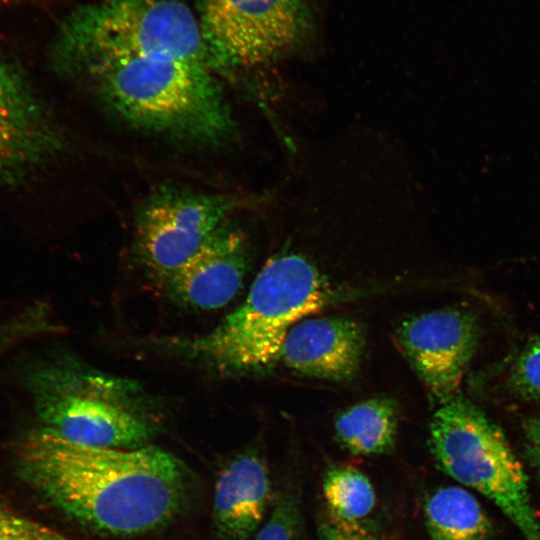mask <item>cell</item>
I'll return each mask as SVG.
<instances>
[{"label": "cell", "mask_w": 540, "mask_h": 540, "mask_svg": "<svg viewBox=\"0 0 540 540\" xmlns=\"http://www.w3.org/2000/svg\"><path fill=\"white\" fill-rule=\"evenodd\" d=\"M322 486L325 506L345 520L360 522L375 507L373 485L368 477L355 467L331 465L324 473Z\"/></svg>", "instance_id": "obj_16"}, {"label": "cell", "mask_w": 540, "mask_h": 540, "mask_svg": "<svg viewBox=\"0 0 540 540\" xmlns=\"http://www.w3.org/2000/svg\"><path fill=\"white\" fill-rule=\"evenodd\" d=\"M236 202L225 195L163 189L140 207L135 241L145 264L168 277L222 226Z\"/></svg>", "instance_id": "obj_8"}, {"label": "cell", "mask_w": 540, "mask_h": 540, "mask_svg": "<svg viewBox=\"0 0 540 540\" xmlns=\"http://www.w3.org/2000/svg\"><path fill=\"white\" fill-rule=\"evenodd\" d=\"M57 124L19 67L0 56V183L20 184L62 149Z\"/></svg>", "instance_id": "obj_9"}, {"label": "cell", "mask_w": 540, "mask_h": 540, "mask_svg": "<svg viewBox=\"0 0 540 540\" xmlns=\"http://www.w3.org/2000/svg\"><path fill=\"white\" fill-rule=\"evenodd\" d=\"M202 63L170 56H141L91 71L107 106L134 127L201 144H219L235 122L224 92Z\"/></svg>", "instance_id": "obj_2"}, {"label": "cell", "mask_w": 540, "mask_h": 540, "mask_svg": "<svg viewBox=\"0 0 540 540\" xmlns=\"http://www.w3.org/2000/svg\"><path fill=\"white\" fill-rule=\"evenodd\" d=\"M27 382L36 426L64 440L137 449L155 436L153 411L132 380L63 357L37 365L28 373Z\"/></svg>", "instance_id": "obj_5"}, {"label": "cell", "mask_w": 540, "mask_h": 540, "mask_svg": "<svg viewBox=\"0 0 540 540\" xmlns=\"http://www.w3.org/2000/svg\"><path fill=\"white\" fill-rule=\"evenodd\" d=\"M511 381L522 395L540 398V339L531 341L521 353Z\"/></svg>", "instance_id": "obj_19"}, {"label": "cell", "mask_w": 540, "mask_h": 540, "mask_svg": "<svg viewBox=\"0 0 540 540\" xmlns=\"http://www.w3.org/2000/svg\"><path fill=\"white\" fill-rule=\"evenodd\" d=\"M155 55L207 67L197 17L186 0H99L77 5L61 19L49 48L52 68L75 78L115 61Z\"/></svg>", "instance_id": "obj_3"}, {"label": "cell", "mask_w": 540, "mask_h": 540, "mask_svg": "<svg viewBox=\"0 0 540 540\" xmlns=\"http://www.w3.org/2000/svg\"><path fill=\"white\" fill-rule=\"evenodd\" d=\"M19 460L25 476L57 508L108 535L163 526L178 513L187 492L182 463L155 446H87L34 426L22 440Z\"/></svg>", "instance_id": "obj_1"}, {"label": "cell", "mask_w": 540, "mask_h": 540, "mask_svg": "<svg viewBox=\"0 0 540 540\" xmlns=\"http://www.w3.org/2000/svg\"><path fill=\"white\" fill-rule=\"evenodd\" d=\"M365 342L363 325L353 318H305L289 330L279 358L301 375L349 380L360 368Z\"/></svg>", "instance_id": "obj_11"}, {"label": "cell", "mask_w": 540, "mask_h": 540, "mask_svg": "<svg viewBox=\"0 0 540 540\" xmlns=\"http://www.w3.org/2000/svg\"><path fill=\"white\" fill-rule=\"evenodd\" d=\"M431 540H489L492 523L478 500L458 486L441 487L424 502Z\"/></svg>", "instance_id": "obj_15"}, {"label": "cell", "mask_w": 540, "mask_h": 540, "mask_svg": "<svg viewBox=\"0 0 540 540\" xmlns=\"http://www.w3.org/2000/svg\"><path fill=\"white\" fill-rule=\"evenodd\" d=\"M524 432L527 456L540 479V412L526 422Z\"/></svg>", "instance_id": "obj_22"}, {"label": "cell", "mask_w": 540, "mask_h": 540, "mask_svg": "<svg viewBox=\"0 0 540 540\" xmlns=\"http://www.w3.org/2000/svg\"><path fill=\"white\" fill-rule=\"evenodd\" d=\"M429 447L444 473L492 501L526 540H540L523 466L479 408L459 394L441 403L430 422Z\"/></svg>", "instance_id": "obj_6"}, {"label": "cell", "mask_w": 540, "mask_h": 540, "mask_svg": "<svg viewBox=\"0 0 540 540\" xmlns=\"http://www.w3.org/2000/svg\"><path fill=\"white\" fill-rule=\"evenodd\" d=\"M475 315L447 308L404 320L396 339L405 357L441 403L456 396L479 341Z\"/></svg>", "instance_id": "obj_10"}, {"label": "cell", "mask_w": 540, "mask_h": 540, "mask_svg": "<svg viewBox=\"0 0 540 540\" xmlns=\"http://www.w3.org/2000/svg\"><path fill=\"white\" fill-rule=\"evenodd\" d=\"M338 299L336 288L312 262L280 253L262 267L244 302L186 347L221 372L267 367L279 358L295 324Z\"/></svg>", "instance_id": "obj_4"}, {"label": "cell", "mask_w": 540, "mask_h": 540, "mask_svg": "<svg viewBox=\"0 0 540 540\" xmlns=\"http://www.w3.org/2000/svg\"><path fill=\"white\" fill-rule=\"evenodd\" d=\"M271 481L254 452L242 454L220 472L214 491L213 523L220 540H249L267 511Z\"/></svg>", "instance_id": "obj_13"}, {"label": "cell", "mask_w": 540, "mask_h": 540, "mask_svg": "<svg viewBox=\"0 0 540 540\" xmlns=\"http://www.w3.org/2000/svg\"><path fill=\"white\" fill-rule=\"evenodd\" d=\"M0 540H69L38 521L0 505Z\"/></svg>", "instance_id": "obj_18"}, {"label": "cell", "mask_w": 540, "mask_h": 540, "mask_svg": "<svg viewBox=\"0 0 540 540\" xmlns=\"http://www.w3.org/2000/svg\"><path fill=\"white\" fill-rule=\"evenodd\" d=\"M196 11L213 72L252 68L293 52L314 20L311 0H196Z\"/></svg>", "instance_id": "obj_7"}, {"label": "cell", "mask_w": 540, "mask_h": 540, "mask_svg": "<svg viewBox=\"0 0 540 540\" xmlns=\"http://www.w3.org/2000/svg\"><path fill=\"white\" fill-rule=\"evenodd\" d=\"M43 330L42 319L35 310L28 308L19 313L0 327V355L10 347Z\"/></svg>", "instance_id": "obj_21"}, {"label": "cell", "mask_w": 540, "mask_h": 540, "mask_svg": "<svg viewBox=\"0 0 540 540\" xmlns=\"http://www.w3.org/2000/svg\"><path fill=\"white\" fill-rule=\"evenodd\" d=\"M317 540H375L369 531L360 524L345 520L326 506L319 513L317 521Z\"/></svg>", "instance_id": "obj_20"}, {"label": "cell", "mask_w": 540, "mask_h": 540, "mask_svg": "<svg viewBox=\"0 0 540 540\" xmlns=\"http://www.w3.org/2000/svg\"><path fill=\"white\" fill-rule=\"evenodd\" d=\"M254 540H302V517L294 491L289 489L280 493L268 521Z\"/></svg>", "instance_id": "obj_17"}, {"label": "cell", "mask_w": 540, "mask_h": 540, "mask_svg": "<svg viewBox=\"0 0 540 540\" xmlns=\"http://www.w3.org/2000/svg\"><path fill=\"white\" fill-rule=\"evenodd\" d=\"M247 264L245 237L224 225L165 279L172 295L185 305L213 310L227 305L236 296Z\"/></svg>", "instance_id": "obj_12"}, {"label": "cell", "mask_w": 540, "mask_h": 540, "mask_svg": "<svg viewBox=\"0 0 540 540\" xmlns=\"http://www.w3.org/2000/svg\"><path fill=\"white\" fill-rule=\"evenodd\" d=\"M399 408L391 397H376L356 403L335 419L340 444L354 455H381L396 442Z\"/></svg>", "instance_id": "obj_14"}]
</instances>
